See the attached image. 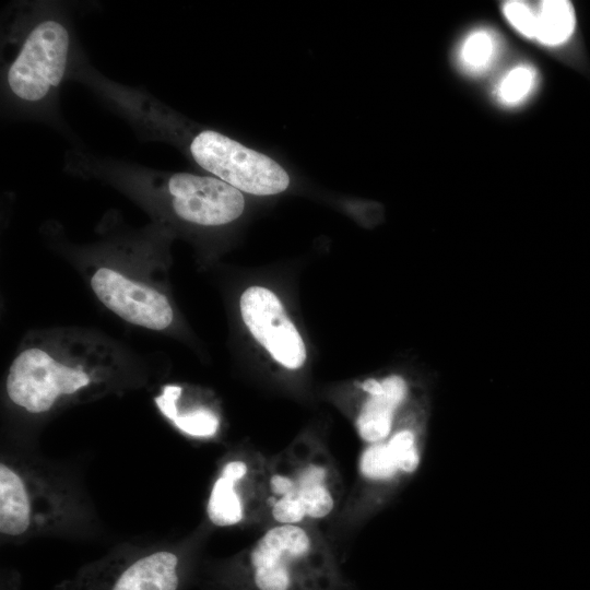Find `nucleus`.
Here are the masks:
<instances>
[{
  "instance_id": "nucleus-8",
  "label": "nucleus",
  "mask_w": 590,
  "mask_h": 590,
  "mask_svg": "<svg viewBox=\"0 0 590 590\" xmlns=\"http://www.w3.org/2000/svg\"><path fill=\"white\" fill-rule=\"evenodd\" d=\"M163 190L174 214L197 225L231 223L241 215L245 208L241 191L216 177L167 174L163 177Z\"/></svg>"
},
{
  "instance_id": "nucleus-1",
  "label": "nucleus",
  "mask_w": 590,
  "mask_h": 590,
  "mask_svg": "<svg viewBox=\"0 0 590 590\" xmlns=\"http://www.w3.org/2000/svg\"><path fill=\"white\" fill-rule=\"evenodd\" d=\"M92 510L72 480L45 463L13 453L0 460V534L3 542L83 532Z\"/></svg>"
},
{
  "instance_id": "nucleus-11",
  "label": "nucleus",
  "mask_w": 590,
  "mask_h": 590,
  "mask_svg": "<svg viewBox=\"0 0 590 590\" xmlns=\"http://www.w3.org/2000/svg\"><path fill=\"white\" fill-rule=\"evenodd\" d=\"M91 287L104 306L132 324L164 330L173 322V309L163 293L116 270L97 269Z\"/></svg>"
},
{
  "instance_id": "nucleus-10",
  "label": "nucleus",
  "mask_w": 590,
  "mask_h": 590,
  "mask_svg": "<svg viewBox=\"0 0 590 590\" xmlns=\"http://www.w3.org/2000/svg\"><path fill=\"white\" fill-rule=\"evenodd\" d=\"M316 538L302 524L278 523L251 547L248 560L259 590H290L293 566L315 553Z\"/></svg>"
},
{
  "instance_id": "nucleus-18",
  "label": "nucleus",
  "mask_w": 590,
  "mask_h": 590,
  "mask_svg": "<svg viewBox=\"0 0 590 590\" xmlns=\"http://www.w3.org/2000/svg\"><path fill=\"white\" fill-rule=\"evenodd\" d=\"M385 442L399 472L412 473L416 470L420 463V455L415 435L411 429H400Z\"/></svg>"
},
{
  "instance_id": "nucleus-2",
  "label": "nucleus",
  "mask_w": 590,
  "mask_h": 590,
  "mask_svg": "<svg viewBox=\"0 0 590 590\" xmlns=\"http://www.w3.org/2000/svg\"><path fill=\"white\" fill-rule=\"evenodd\" d=\"M185 568L181 545L125 543L81 567L56 590H180Z\"/></svg>"
},
{
  "instance_id": "nucleus-13",
  "label": "nucleus",
  "mask_w": 590,
  "mask_h": 590,
  "mask_svg": "<svg viewBox=\"0 0 590 590\" xmlns=\"http://www.w3.org/2000/svg\"><path fill=\"white\" fill-rule=\"evenodd\" d=\"M154 402L173 426L186 436L208 439L220 429L219 415L209 406L187 404L184 388L178 385L164 386Z\"/></svg>"
},
{
  "instance_id": "nucleus-9",
  "label": "nucleus",
  "mask_w": 590,
  "mask_h": 590,
  "mask_svg": "<svg viewBox=\"0 0 590 590\" xmlns=\"http://www.w3.org/2000/svg\"><path fill=\"white\" fill-rule=\"evenodd\" d=\"M239 306L250 333L278 363L288 369L304 365V341L273 292L250 286L241 294Z\"/></svg>"
},
{
  "instance_id": "nucleus-17",
  "label": "nucleus",
  "mask_w": 590,
  "mask_h": 590,
  "mask_svg": "<svg viewBox=\"0 0 590 590\" xmlns=\"http://www.w3.org/2000/svg\"><path fill=\"white\" fill-rule=\"evenodd\" d=\"M359 472L370 481H384L392 479L399 470L391 458L386 442L369 444L361 455Z\"/></svg>"
},
{
  "instance_id": "nucleus-12",
  "label": "nucleus",
  "mask_w": 590,
  "mask_h": 590,
  "mask_svg": "<svg viewBox=\"0 0 590 590\" xmlns=\"http://www.w3.org/2000/svg\"><path fill=\"white\" fill-rule=\"evenodd\" d=\"M361 388L368 398L356 418L357 433L368 444L382 441L390 435L394 413L406 397V382L391 375L381 380L367 379Z\"/></svg>"
},
{
  "instance_id": "nucleus-14",
  "label": "nucleus",
  "mask_w": 590,
  "mask_h": 590,
  "mask_svg": "<svg viewBox=\"0 0 590 590\" xmlns=\"http://www.w3.org/2000/svg\"><path fill=\"white\" fill-rule=\"evenodd\" d=\"M536 11L534 40L546 47H557L571 36L576 17L570 2L565 0L541 1Z\"/></svg>"
},
{
  "instance_id": "nucleus-6",
  "label": "nucleus",
  "mask_w": 590,
  "mask_h": 590,
  "mask_svg": "<svg viewBox=\"0 0 590 590\" xmlns=\"http://www.w3.org/2000/svg\"><path fill=\"white\" fill-rule=\"evenodd\" d=\"M189 153L200 167L243 192L276 194L290 185L287 173L275 161L213 130L194 134Z\"/></svg>"
},
{
  "instance_id": "nucleus-19",
  "label": "nucleus",
  "mask_w": 590,
  "mask_h": 590,
  "mask_svg": "<svg viewBox=\"0 0 590 590\" xmlns=\"http://www.w3.org/2000/svg\"><path fill=\"white\" fill-rule=\"evenodd\" d=\"M502 12L508 24L522 37L534 40L536 11L535 7L524 1L511 0L502 5Z\"/></svg>"
},
{
  "instance_id": "nucleus-5",
  "label": "nucleus",
  "mask_w": 590,
  "mask_h": 590,
  "mask_svg": "<svg viewBox=\"0 0 590 590\" xmlns=\"http://www.w3.org/2000/svg\"><path fill=\"white\" fill-rule=\"evenodd\" d=\"M95 382L96 378L83 367L68 365L42 349L30 347L11 363L5 392L14 406L28 414L40 415L90 389Z\"/></svg>"
},
{
  "instance_id": "nucleus-16",
  "label": "nucleus",
  "mask_w": 590,
  "mask_h": 590,
  "mask_svg": "<svg viewBox=\"0 0 590 590\" xmlns=\"http://www.w3.org/2000/svg\"><path fill=\"white\" fill-rule=\"evenodd\" d=\"M538 72L531 64H518L509 69L495 87L497 101L504 106L514 107L523 103L534 91Z\"/></svg>"
},
{
  "instance_id": "nucleus-15",
  "label": "nucleus",
  "mask_w": 590,
  "mask_h": 590,
  "mask_svg": "<svg viewBox=\"0 0 590 590\" xmlns=\"http://www.w3.org/2000/svg\"><path fill=\"white\" fill-rule=\"evenodd\" d=\"M498 51L499 40L496 34L488 28H477L461 42L457 60L464 72L481 74L493 64Z\"/></svg>"
},
{
  "instance_id": "nucleus-7",
  "label": "nucleus",
  "mask_w": 590,
  "mask_h": 590,
  "mask_svg": "<svg viewBox=\"0 0 590 590\" xmlns=\"http://www.w3.org/2000/svg\"><path fill=\"white\" fill-rule=\"evenodd\" d=\"M267 471L246 455L236 453L219 467L208 496L205 512L215 527L247 522L266 502Z\"/></svg>"
},
{
  "instance_id": "nucleus-4",
  "label": "nucleus",
  "mask_w": 590,
  "mask_h": 590,
  "mask_svg": "<svg viewBox=\"0 0 590 590\" xmlns=\"http://www.w3.org/2000/svg\"><path fill=\"white\" fill-rule=\"evenodd\" d=\"M266 504L276 523L302 524L329 516L337 504V483L326 457L288 455L267 473Z\"/></svg>"
},
{
  "instance_id": "nucleus-3",
  "label": "nucleus",
  "mask_w": 590,
  "mask_h": 590,
  "mask_svg": "<svg viewBox=\"0 0 590 590\" xmlns=\"http://www.w3.org/2000/svg\"><path fill=\"white\" fill-rule=\"evenodd\" d=\"M71 36L57 15H44L26 30L5 71V88L24 105L47 102L59 88L68 70Z\"/></svg>"
}]
</instances>
